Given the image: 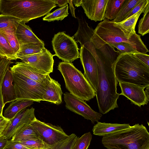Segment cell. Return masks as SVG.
I'll return each mask as SVG.
<instances>
[{
    "mask_svg": "<svg viewBox=\"0 0 149 149\" xmlns=\"http://www.w3.org/2000/svg\"><path fill=\"white\" fill-rule=\"evenodd\" d=\"M119 83L121 90L120 95L125 96L132 103L139 107L147 104L149 98L147 97L144 89L149 86L122 82Z\"/></svg>",
    "mask_w": 149,
    "mask_h": 149,
    "instance_id": "cell-14",
    "label": "cell"
},
{
    "mask_svg": "<svg viewBox=\"0 0 149 149\" xmlns=\"http://www.w3.org/2000/svg\"><path fill=\"white\" fill-rule=\"evenodd\" d=\"M10 70L12 72L21 74L42 84L48 82L52 79L49 74H40L33 68L23 61L17 62L10 67Z\"/></svg>",
    "mask_w": 149,
    "mask_h": 149,
    "instance_id": "cell-16",
    "label": "cell"
},
{
    "mask_svg": "<svg viewBox=\"0 0 149 149\" xmlns=\"http://www.w3.org/2000/svg\"><path fill=\"white\" fill-rule=\"evenodd\" d=\"M53 55L49 50L44 47L39 53L19 57L22 61L31 66L39 73L49 74L53 71L54 60Z\"/></svg>",
    "mask_w": 149,
    "mask_h": 149,
    "instance_id": "cell-11",
    "label": "cell"
},
{
    "mask_svg": "<svg viewBox=\"0 0 149 149\" xmlns=\"http://www.w3.org/2000/svg\"><path fill=\"white\" fill-rule=\"evenodd\" d=\"M24 22L21 21L16 30V36L20 45L32 42H44Z\"/></svg>",
    "mask_w": 149,
    "mask_h": 149,
    "instance_id": "cell-18",
    "label": "cell"
},
{
    "mask_svg": "<svg viewBox=\"0 0 149 149\" xmlns=\"http://www.w3.org/2000/svg\"><path fill=\"white\" fill-rule=\"evenodd\" d=\"M133 54L145 64L149 66V55L148 54L138 52L134 53Z\"/></svg>",
    "mask_w": 149,
    "mask_h": 149,
    "instance_id": "cell-40",
    "label": "cell"
},
{
    "mask_svg": "<svg viewBox=\"0 0 149 149\" xmlns=\"http://www.w3.org/2000/svg\"><path fill=\"white\" fill-rule=\"evenodd\" d=\"M79 58L84 70V75L96 93L98 84L96 60L91 53L83 46H81Z\"/></svg>",
    "mask_w": 149,
    "mask_h": 149,
    "instance_id": "cell-12",
    "label": "cell"
},
{
    "mask_svg": "<svg viewBox=\"0 0 149 149\" xmlns=\"http://www.w3.org/2000/svg\"><path fill=\"white\" fill-rule=\"evenodd\" d=\"M145 91L147 97L149 98V86L146 87Z\"/></svg>",
    "mask_w": 149,
    "mask_h": 149,
    "instance_id": "cell-46",
    "label": "cell"
},
{
    "mask_svg": "<svg viewBox=\"0 0 149 149\" xmlns=\"http://www.w3.org/2000/svg\"><path fill=\"white\" fill-rule=\"evenodd\" d=\"M125 1V0H108L106 7L105 19L109 20L115 19Z\"/></svg>",
    "mask_w": 149,
    "mask_h": 149,
    "instance_id": "cell-25",
    "label": "cell"
},
{
    "mask_svg": "<svg viewBox=\"0 0 149 149\" xmlns=\"http://www.w3.org/2000/svg\"><path fill=\"white\" fill-rule=\"evenodd\" d=\"M11 72L16 100H30L38 102L42 101L51 80L42 84L21 74Z\"/></svg>",
    "mask_w": 149,
    "mask_h": 149,
    "instance_id": "cell-7",
    "label": "cell"
},
{
    "mask_svg": "<svg viewBox=\"0 0 149 149\" xmlns=\"http://www.w3.org/2000/svg\"><path fill=\"white\" fill-rule=\"evenodd\" d=\"M8 141L3 135L0 137V149H3Z\"/></svg>",
    "mask_w": 149,
    "mask_h": 149,
    "instance_id": "cell-41",
    "label": "cell"
},
{
    "mask_svg": "<svg viewBox=\"0 0 149 149\" xmlns=\"http://www.w3.org/2000/svg\"><path fill=\"white\" fill-rule=\"evenodd\" d=\"M78 137L74 134H72L46 149H72Z\"/></svg>",
    "mask_w": 149,
    "mask_h": 149,
    "instance_id": "cell-29",
    "label": "cell"
},
{
    "mask_svg": "<svg viewBox=\"0 0 149 149\" xmlns=\"http://www.w3.org/2000/svg\"><path fill=\"white\" fill-rule=\"evenodd\" d=\"M115 63L97 64L98 84L95 95L100 112L104 114L118 107L117 102L120 95L117 92L118 82L114 71Z\"/></svg>",
    "mask_w": 149,
    "mask_h": 149,
    "instance_id": "cell-1",
    "label": "cell"
},
{
    "mask_svg": "<svg viewBox=\"0 0 149 149\" xmlns=\"http://www.w3.org/2000/svg\"><path fill=\"white\" fill-rule=\"evenodd\" d=\"M148 5L136 13L122 22L116 23L113 22L114 26L120 29L128 39L137 36L138 34L136 33L135 31L136 22L140 15L144 12Z\"/></svg>",
    "mask_w": 149,
    "mask_h": 149,
    "instance_id": "cell-17",
    "label": "cell"
},
{
    "mask_svg": "<svg viewBox=\"0 0 149 149\" xmlns=\"http://www.w3.org/2000/svg\"><path fill=\"white\" fill-rule=\"evenodd\" d=\"M68 8V5L67 4L56 9L52 13H49L43 17L42 19L49 22L56 20L61 21L69 14Z\"/></svg>",
    "mask_w": 149,
    "mask_h": 149,
    "instance_id": "cell-30",
    "label": "cell"
},
{
    "mask_svg": "<svg viewBox=\"0 0 149 149\" xmlns=\"http://www.w3.org/2000/svg\"><path fill=\"white\" fill-rule=\"evenodd\" d=\"M3 149H30L22 145L19 141L11 139L8 140Z\"/></svg>",
    "mask_w": 149,
    "mask_h": 149,
    "instance_id": "cell-38",
    "label": "cell"
},
{
    "mask_svg": "<svg viewBox=\"0 0 149 149\" xmlns=\"http://www.w3.org/2000/svg\"><path fill=\"white\" fill-rule=\"evenodd\" d=\"M111 45L113 47L116 48L120 54L125 53L133 54L138 52L136 49L133 46L126 43H114Z\"/></svg>",
    "mask_w": 149,
    "mask_h": 149,
    "instance_id": "cell-35",
    "label": "cell"
},
{
    "mask_svg": "<svg viewBox=\"0 0 149 149\" xmlns=\"http://www.w3.org/2000/svg\"><path fill=\"white\" fill-rule=\"evenodd\" d=\"M0 32L6 38L14 53L16 54L19 50L20 45L16 36L15 31H4L0 30Z\"/></svg>",
    "mask_w": 149,
    "mask_h": 149,
    "instance_id": "cell-34",
    "label": "cell"
},
{
    "mask_svg": "<svg viewBox=\"0 0 149 149\" xmlns=\"http://www.w3.org/2000/svg\"><path fill=\"white\" fill-rule=\"evenodd\" d=\"M0 56L10 61L17 59L7 39L0 32Z\"/></svg>",
    "mask_w": 149,
    "mask_h": 149,
    "instance_id": "cell-27",
    "label": "cell"
},
{
    "mask_svg": "<svg viewBox=\"0 0 149 149\" xmlns=\"http://www.w3.org/2000/svg\"><path fill=\"white\" fill-rule=\"evenodd\" d=\"M44 42H32L20 45L16 57L32 55L40 52L44 47Z\"/></svg>",
    "mask_w": 149,
    "mask_h": 149,
    "instance_id": "cell-23",
    "label": "cell"
},
{
    "mask_svg": "<svg viewBox=\"0 0 149 149\" xmlns=\"http://www.w3.org/2000/svg\"><path fill=\"white\" fill-rule=\"evenodd\" d=\"M56 6L52 0H0V13L27 23L47 15Z\"/></svg>",
    "mask_w": 149,
    "mask_h": 149,
    "instance_id": "cell-2",
    "label": "cell"
},
{
    "mask_svg": "<svg viewBox=\"0 0 149 149\" xmlns=\"http://www.w3.org/2000/svg\"><path fill=\"white\" fill-rule=\"evenodd\" d=\"M149 3V0H141L128 14L125 17L124 20L137 13Z\"/></svg>",
    "mask_w": 149,
    "mask_h": 149,
    "instance_id": "cell-37",
    "label": "cell"
},
{
    "mask_svg": "<svg viewBox=\"0 0 149 149\" xmlns=\"http://www.w3.org/2000/svg\"><path fill=\"white\" fill-rule=\"evenodd\" d=\"M143 13V17L140 20L138 25V33L142 36L149 32V4Z\"/></svg>",
    "mask_w": 149,
    "mask_h": 149,
    "instance_id": "cell-31",
    "label": "cell"
},
{
    "mask_svg": "<svg viewBox=\"0 0 149 149\" xmlns=\"http://www.w3.org/2000/svg\"><path fill=\"white\" fill-rule=\"evenodd\" d=\"M20 19L12 16L0 14V30L4 31H16Z\"/></svg>",
    "mask_w": 149,
    "mask_h": 149,
    "instance_id": "cell-26",
    "label": "cell"
},
{
    "mask_svg": "<svg viewBox=\"0 0 149 149\" xmlns=\"http://www.w3.org/2000/svg\"><path fill=\"white\" fill-rule=\"evenodd\" d=\"M33 107L24 109L18 112L11 120L3 136L10 140L16 132L25 125L31 124L36 118Z\"/></svg>",
    "mask_w": 149,
    "mask_h": 149,
    "instance_id": "cell-13",
    "label": "cell"
},
{
    "mask_svg": "<svg viewBox=\"0 0 149 149\" xmlns=\"http://www.w3.org/2000/svg\"><path fill=\"white\" fill-rule=\"evenodd\" d=\"M39 137L36 130L31 124H28L21 128L13 136L11 139L19 141L30 138Z\"/></svg>",
    "mask_w": 149,
    "mask_h": 149,
    "instance_id": "cell-24",
    "label": "cell"
},
{
    "mask_svg": "<svg viewBox=\"0 0 149 149\" xmlns=\"http://www.w3.org/2000/svg\"><path fill=\"white\" fill-rule=\"evenodd\" d=\"M58 69L62 75L66 88L70 93L84 101L93 98L95 92L84 74L71 63H59Z\"/></svg>",
    "mask_w": 149,
    "mask_h": 149,
    "instance_id": "cell-6",
    "label": "cell"
},
{
    "mask_svg": "<svg viewBox=\"0 0 149 149\" xmlns=\"http://www.w3.org/2000/svg\"><path fill=\"white\" fill-rule=\"evenodd\" d=\"M53 50L59 58L63 62L72 63L79 58V49L74 37L64 32L55 34L52 41Z\"/></svg>",
    "mask_w": 149,
    "mask_h": 149,
    "instance_id": "cell-8",
    "label": "cell"
},
{
    "mask_svg": "<svg viewBox=\"0 0 149 149\" xmlns=\"http://www.w3.org/2000/svg\"><path fill=\"white\" fill-rule=\"evenodd\" d=\"M10 67H9L6 70L1 87L2 95L5 105L16 100L13 84V77Z\"/></svg>",
    "mask_w": 149,
    "mask_h": 149,
    "instance_id": "cell-19",
    "label": "cell"
},
{
    "mask_svg": "<svg viewBox=\"0 0 149 149\" xmlns=\"http://www.w3.org/2000/svg\"><path fill=\"white\" fill-rule=\"evenodd\" d=\"M91 34V38L99 44L111 45L125 42L132 45L139 53L146 54L149 52L140 35L128 39L120 29L114 26L112 21L107 19L100 22L94 30L92 28Z\"/></svg>",
    "mask_w": 149,
    "mask_h": 149,
    "instance_id": "cell-5",
    "label": "cell"
},
{
    "mask_svg": "<svg viewBox=\"0 0 149 149\" xmlns=\"http://www.w3.org/2000/svg\"><path fill=\"white\" fill-rule=\"evenodd\" d=\"M31 124L36 130L39 137L48 146L68 136L61 127L41 121L36 118Z\"/></svg>",
    "mask_w": 149,
    "mask_h": 149,
    "instance_id": "cell-9",
    "label": "cell"
},
{
    "mask_svg": "<svg viewBox=\"0 0 149 149\" xmlns=\"http://www.w3.org/2000/svg\"><path fill=\"white\" fill-rule=\"evenodd\" d=\"M2 83L0 85V114L3 113L4 104L1 93V87Z\"/></svg>",
    "mask_w": 149,
    "mask_h": 149,
    "instance_id": "cell-42",
    "label": "cell"
},
{
    "mask_svg": "<svg viewBox=\"0 0 149 149\" xmlns=\"http://www.w3.org/2000/svg\"><path fill=\"white\" fill-rule=\"evenodd\" d=\"M92 136L90 132L86 133L80 137H78L72 149H88Z\"/></svg>",
    "mask_w": 149,
    "mask_h": 149,
    "instance_id": "cell-33",
    "label": "cell"
},
{
    "mask_svg": "<svg viewBox=\"0 0 149 149\" xmlns=\"http://www.w3.org/2000/svg\"><path fill=\"white\" fill-rule=\"evenodd\" d=\"M140 0H125L116 17L112 21L118 23L123 21L128 14Z\"/></svg>",
    "mask_w": 149,
    "mask_h": 149,
    "instance_id": "cell-28",
    "label": "cell"
},
{
    "mask_svg": "<svg viewBox=\"0 0 149 149\" xmlns=\"http://www.w3.org/2000/svg\"><path fill=\"white\" fill-rule=\"evenodd\" d=\"M108 0H81V6L88 19L95 22L105 19Z\"/></svg>",
    "mask_w": 149,
    "mask_h": 149,
    "instance_id": "cell-15",
    "label": "cell"
},
{
    "mask_svg": "<svg viewBox=\"0 0 149 149\" xmlns=\"http://www.w3.org/2000/svg\"><path fill=\"white\" fill-rule=\"evenodd\" d=\"M10 123V121L4 117L3 113L0 114V137L3 134L7 127Z\"/></svg>",
    "mask_w": 149,
    "mask_h": 149,
    "instance_id": "cell-39",
    "label": "cell"
},
{
    "mask_svg": "<svg viewBox=\"0 0 149 149\" xmlns=\"http://www.w3.org/2000/svg\"><path fill=\"white\" fill-rule=\"evenodd\" d=\"M68 2L69 4V8L70 10V12L72 14V16L75 18H76L74 13V10L75 8L74 7L72 3V0H68Z\"/></svg>",
    "mask_w": 149,
    "mask_h": 149,
    "instance_id": "cell-44",
    "label": "cell"
},
{
    "mask_svg": "<svg viewBox=\"0 0 149 149\" xmlns=\"http://www.w3.org/2000/svg\"><path fill=\"white\" fill-rule=\"evenodd\" d=\"M62 92L60 84L58 81L52 78L47 89L42 97L45 101L59 105L62 102Z\"/></svg>",
    "mask_w": 149,
    "mask_h": 149,
    "instance_id": "cell-20",
    "label": "cell"
},
{
    "mask_svg": "<svg viewBox=\"0 0 149 149\" xmlns=\"http://www.w3.org/2000/svg\"><path fill=\"white\" fill-rule=\"evenodd\" d=\"M64 100L66 109L91 121L93 124L98 122L102 114L93 110L84 101L70 93L66 92L64 94Z\"/></svg>",
    "mask_w": 149,
    "mask_h": 149,
    "instance_id": "cell-10",
    "label": "cell"
},
{
    "mask_svg": "<svg viewBox=\"0 0 149 149\" xmlns=\"http://www.w3.org/2000/svg\"><path fill=\"white\" fill-rule=\"evenodd\" d=\"M33 102L30 100H18L11 102L5 110L3 115L10 120L19 111L32 104Z\"/></svg>",
    "mask_w": 149,
    "mask_h": 149,
    "instance_id": "cell-22",
    "label": "cell"
},
{
    "mask_svg": "<svg viewBox=\"0 0 149 149\" xmlns=\"http://www.w3.org/2000/svg\"><path fill=\"white\" fill-rule=\"evenodd\" d=\"M19 142L30 149H46L49 147L39 137L26 139Z\"/></svg>",
    "mask_w": 149,
    "mask_h": 149,
    "instance_id": "cell-32",
    "label": "cell"
},
{
    "mask_svg": "<svg viewBox=\"0 0 149 149\" xmlns=\"http://www.w3.org/2000/svg\"><path fill=\"white\" fill-rule=\"evenodd\" d=\"M13 63L11 61L0 56V85L2 83L7 68Z\"/></svg>",
    "mask_w": 149,
    "mask_h": 149,
    "instance_id": "cell-36",
    "label": "cell"
},
{
    "mask_svg": "<svg viewBox=\"0 0 149 149\" xmlns=\"http://www.w3.org/2000/svg\"><path fill=\"white\" fill-rule=\"evenodd\" d=\"M52 1L56 4H57L59 7H61L65 6L68 3V0H52Z\"/></svg>",
    "mask_w": 149,
    "mask_h": 149,
    "instance_id": "cell-43",
    "label": "cell"
},
{
    "mask_svg": "<svg viewBox=\"0 0 149 149\" xmlns=\"http://www.w3.org/2000/svg\"><path fill=\"white\" fill-rule=\"evenodd\" d=\"M93 127L92 131L94 135L103 137L115 131L129 127V124L110 123L97 122Z\"/></svg>",
    "mask_w": 149,
    "mask_h": 149,
    "instance_id": "cell-21",
    "label": "cell"
},
{
    "mask_svg": "<svg viewBox=\"0 0 149 149\" xmlns=\"http://www.w3.org/2000/svg\"><path fill=\"white\" fill-rule=\"evenodd\" d=\"M73 3L74 5L75 6L78 7L81 6V0H72Z\"/></svg>",
    "mask_w": 149,
    "mask_h": 149,
    "instance_id": "cell-45",
    "label": "cell"
},
{
    "mask_svg": "<svg viewBox=\"0 0 149 149\" xmlns=\"http://www.w3.org/2000/svg\"><path fill=\"white\" fill-rule=\"evenodd\" d=\"M107 149H149V133L143 124H136L103 137Z\"/></svg>",
    "mask_w": 149,
    "mask_h": 149,
    "instance_id": "cell-3",
    "label": "cell"
},
{
    "mask_svg": "<svg viewBox=\"0 0 149 149\" xmlns=\"http://www.w3.org/2000/svg\"><path fill=\"white\" fill-rule=\"evenodd\" d=\"M113 69L118 82L149 86V66L133 54H120Z\"/></svg>",
    "mask_w": 149,
    "mask_h": 149,
    "instance_id": "cell-4",
    "label": "cell"
}]
</instances>
